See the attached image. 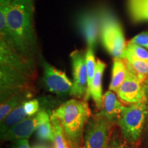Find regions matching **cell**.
I'll return each instance as SVG.
<instances>
[{
	"label": "cell",
	"instance_id": "7a4b0ae2",
	"mask_svg": "<svg viewBox=\"0 0 148 148\" xmlns=\"http://www.w3.org/2000/svg\"><path fill=\"white\" fill-rule=\"evenodd\" d=\"M52 112L60 121L70 148L83 147L85 127L91 116L88 103L72 99L62 103Z\"/></svg>",
	"mask_w": 148,
	"mask_h": 148
},
{
	"label": "cell",
	"instance_id": "6da1fadb",
	"mask_svg": "<svg viewBox=\"0 0 148 148\" xmlns=\"http://www.w3.org/2000/svg\"><path fill=\"white\" fill-rule=\"evenodd\" d=\"M3 1V0H2ZM5 1L8 36L2 38L18 52L30 58L36 45L34 27V0H12Z\"/></svg>",
	"mask_w": 148,
	"mask_h": 148
},
{
	"label": "cell",
	"instance_id": "7402d4cb",
	"mask_svg": "<svg viewBox=\"0 0 148 148\" xmlns=\"http://www.w3.org/2000/svg\"><path fill=\"white\" fill-rule=\"evenodd\" d=\"M94 51L95 50L92 48L88 47L87 50L86 51V69H87V92L89 89L90 84H91L96 71L97 61H95Z\"/></svg>",
	"mask_w": 148,
	"mask_h": 148
},
{
	"label": "cell",
	"instance_id": "e0dca14e",
	"mask_svg": "<svg viewBox=\"0 0 148 148\" xmlns=\"http://www.w3.org/2000/svg\"><path fill=\"white\" fill-rule=\"evenodd\" d=\"M127 73V67L125 59L114 58L112 64V77L109 86V89L114 92L118 90L125 81Z\"/></svg>",
	"mask_w": 148,
	"mask_h": 148
},
{
	"label": "cell",
	"instance_id": "30bf717a",
	"mask_svg": "<svg viewBox=\"0 0 148 148\" xmlns=\"http://www.w3.org/2000/svg\"><path fill=\"white\" fill-rule=\"evenodd\" d=\"M73 66V87L71 94L76 98H84L87 92V69L86 53L81 50L73 51L70 55Z\"/></svg>",
	"mask_w": 148,
	"mask_h": 148
},
{
	"label": "cell",
	"instance_id": "4dcf8cb0",
	"mask_svg": "<svg viewBox=\"0 0 148 148\" xmlns=\"http://www.w3.org/2000/svg\"><path fill=\"white\" fill-rule=\"evenodd\" d=\"M3 1H12V0H3Z\"/></svg>",
	"mask_w": 148,
	"mask_h": 148
},
{
	"label": "cell",
	"instance_id": "9a60e30c",
	"mask_svg": "<svg viewBox=\"0 0 148 148\" xmlns=\"http://www.w3.org/2000/svg\"><path fill=\"white\" fill-rule=\"evenodd\" d=\"M34 95V92L31 89H27L18 92L17 93L14 94L8 99L1 102L0 106V121L1 123L9 114L16 108L19 106L25 101L29 100L30 97Z\"/></svg>",
	"mask_w": 148,
	"mask_h": 148
},
{
	"label": "cell",
	"instance_id": "ba28073f",
	"mask_svg": "<svg viewBox=\"0 0 148 148\" xmlns=\"http://www.w3.org/2000/svg\"><path fill=\"white\" fill-rule=\"evenodd\" d=\"M43 68L42 82L49 92L58 95H68L71 94L73 82L66 76L64 71L51 65L45 60H42Z\"/></svg>",
	"mask_w": 148,
	"mask_h": 148
},
{
	"label": "cell",
	"instance_id": "44dd1931",
	"mask_svg": "<svg viewBox=\"0 0 148 148\" xmlns=\"http://www.w3.org/2000/svg\"><path fill=\"white\" fill-rule=\"evenodd\" d=\"M51 122L54 134L53 141V148H70L69 143L64 136L60 121L53 112L51 114Z\"/></svg>",
	"mask_w": 148,
	"mask_h": 148
},
{
	"label": "cell",
	"instance_id": "4316f807",
	"mask_svg": "<svg viewBox=\"0 0 148 148\" xmlns=\"http://www.w3.org/2000/svg\"><path fill=\"white\" fill-rule=\"evenodd\" d=\"M109 148H128L127 145L123 142L117 140L116 139H111L110 147Z\"/></svg>",
	"mask_w": 148,
	"mask_h": 148
},
{
	"label": "cell",
	"instance_id": "603a6c76",
	"mask_svg": "<svg viewBox=\"0 0 148 148\" xmlns=\"http://www.w3.org/2000/svg\"><path fill=\"white\" fill-rule=\"evenodd\" d=\"M125 55L132 56L133 57L141 59V60H148L147 49L131 41L127 42L126 49L125 52Z\"/></svg>",
	"mask_w": 148,
	"mask_h": 148
},
{
	"label": "cell",
	"instance_id": "cb8c5ba5",
	"mask_svg": "<svg viewBox=\"0 0 148 148\" xmlns=\"http://www.w3.org/2000/svg\"><path fill=\"white\" fill-rule=\"evenodd\" d=\"M24 109H25L27 116L36 115L40 109L39 101L36 99L25 101L24 102Z\"/></svg>",
	"mask_w": 148,
	"mask_h": 148
},
{
	"label": "cell",
	"instance_id": "8fae6325",
	"mask_svg": "<svg viewBox=\"0 0 148 148\" xmlns=\"http://www.w3.org/2000/svg\"><path fill=\"white\" fill-rule=\"evenodd\" d=\"M77 25L86 40L88 47L95 50L100 34V12L86 11L77 18Z\"/></svg>",
	"mask_w": 148,
	"mask_h": 148
},
{
	"label": "cell",
	"instance_id": "f546056e",
	"mask_svg": "<svg viewBox=\"0 0 148 148\" xmlns=\"http://www.w3.org/2000/svg\"><path fill=\"white\" fill-rule=\"evenodd\" d=\"M145 126H146V132H147V137H148V114H147V120H146V123H145Z\"/></svg>",
	"mask_w": 148,
	"mask_h": 148
},
{
	"label": "cell",
	"instance_id": "484cf974",
	"mask_svg": "<svg viewBox=\"0 0 148 148\" xmlns=\"http://www.w3.org/2000/svg\"><path fill=\"white\" fill-rule=\"evenodd\" d=\"M12 148H30L27 139H19L13 141Z\"/></svg>",
	"mask_w": 148,
	"mask_h": 148
},
{
	"label": "cell",
	"instance_id": "52a82bcc",
	"mask_svg": "<svg viewBox=\"0 0 148 148\" xmlns=\"http://www.w3.org/2000/svg\"><path fill=\"white\" fill-rule=\"evenodd\" d=\"M0 53L1 63L14 68L30 79L36 76L34 66L32 64L30 58L18 52L2 38H1L0 44Z\"/></svg>",
	"mask_w": 148,
	"mask_h": 148
},
{
	"label": "cell",
	"instance_id": "ac0fdd59",
	"mask_svg": "<svg viewBox=\"0 0 148 148\" xmlns=\"http://www.w3.org/2000/svg\"><path fill=\"white\" fill-rule=\"evenodd\" d=\"M124 59L127 69L134 73L140 80L145 82L148 77V60L136 58L130 55H125Z\"/></svg>",
	"mask_w": 148,
	"mask_h": 148
},
{
	"label": "cell",
	"instance_id": "ffe728a7",
	"mask_svg": "<svg viewBox=\"0 0 148 148\" xmlns=\"http://www.w3.org/2000/svg\"><path fill=\"white\" fill-rule=\"evenodd\" d=\"M129 8L134 21H148V0H130Z\"/></svg>",
	"mask_w": 148,
	"mask_h": 148
},
{
	"label": "cell",
	"instance_id": "277c9868",
	"mask_svg": "<svg viewBox=\"0 0 148 148\" xmlns=\"http://www.w3.org/2000/svg\"><path fill=\"white\" fill-rule=\"evenodd\" d=\"M147 114V101L126 106L116 123L127 143L135 144L139 140L145 125Z\"/></svg>",
	"mask_w": 148,
	"mask_h": 148
},
{
	"label": "cell",
	"instance_id": "d6986e66",
	"mask_svg": "<svg viewBox=\"0 0 148 148\" xmlns=\"http://www.w3.org/2000/svg\"><path fill=\"white\" fill-rule=\"evenodd\" d=\"M27 114L24 109V103L20 105L19 106L14 108L10 114H8L5 119L1 123V134L6 132L8 130L12 127L18 124V123L23 121L27 118Z\"/></svg>",
	"mask_w": 148,
	"mask_h": 148
},
{
	"label": "cell",
	"instance_id": "8992f818",
	"mask_svg": "<svg viewBox=\"0 0 148 148\" xmlns=\"http://www.w3.org/2000/svg\"><path fill=\"white\" fill-rule=\"evenodd\" d=\"M1 102L14 94L31 89V79L17 70L1 63Z\"/></svg>",
	"mask_w": 148,
	"mask_h": 148
},
{
	"label": "cell",
	"instance_id": "4fadbf2b",
	"mask_svg": "<svg viewBox=\"0 0 148 148\" xmlns=\"http://www.w3.org/2000/svg\"><path fill=\"white\" fill-rule=\"evenodd\" d=\"M106 67V63L99 59H97L95 75L84 99V100L86 101L88 98L91 97L96 107L99 110L102 107V78Z\"/></svg>",
	"mask_w": 148,
	"mask_h": 148
},
{
	"label": "cell",
	"instance_id": "7c38bea8",
	"mask_svg": "<svg viewBox=\"0 0 148 148\" xmlns=\"http://www.w3.org/2000/svg\"><path fill=\"white\" fill-rule=\"evenodd\" d=\"M37 125V116H28L18 124L12 127L3 134L1 139L3 141H14L19 139H27L36 130Z\"/></svg>",
	"mask_w": 148,
	"mask_h": 148
},
{
	"label": "cell",
	"instance_id": "83f0119b",
	"mask_svg": "<svg viewBox=\"0 0 148 148\" xmlns=\"http://www.w3.org/2000/svg\"><path fill=\"white\" fill-rule=\"evenodd\" d=\"M144 85H145L146 95H147V99H148V77H147V79H146V80L145 81V82H144Z\"/></svg>",
	"mask_w": 148,
	"mask_h": 148
},
{
	"label": "cell",
	"instance_id": "5b68a950",
	"mask_svg": "<svg viewBox=\"0 0 148 148\" xmlns=\"http://www.w3.org/2000/svg\"><path fill=\"white\" fill-rule=\"evenodd\" d=\"M115 123L100 112L90 116L85 127L84 147L109 148Z\"/></svg>",
	"mask_w": 148,
	"mask_h": 148
},
{
	"label": "cell",
	"instance_id": "1f68e13d",
	"mask_svg": "<svg viewBox=\"0 0 148 148\" xmlns=\"http://www.w3.org/2000/svg\"><path fill=\"white\" fill-rule=\"evenodd\" d=\"M79 148H86V147H85L84 145V146H83V147H79Z\"/></svg>",
	"mask_w": 148,
	"mask_h": 148
},
{
	"label": "cell",
	"instance_id": "5bb4252c",
	"mask_svg": "<svg viewBox=\"0 0 148 148\" xmlns=\"http://www.w3.org/2000/svg\"><path fill=\"white\" fill-rule=\"evenodd\" d=\"M126 108L117 99L116 94L112 90H108L102 98V107L99 112L108 119L116 123Z\"/></svg>",
	"mask_w": 148,
	"mask_h": 148
},
{
	"label": "cell",
	"instance_id": "9c48e42d",
	"mask_svg": "<svg viewBox=\"0 0 148 148\" xmlns=\"http://www.w3.org/2000/svg\"><path fill=\"white\" fill-rule=\"evenodd\" d=\"M116 94L120 100L127 104L132 105L148 101L144 82L128 69L125 81Z\"/></svg>",
	"mask_w": 148,
	"mask_h": 148
},
{
	"label": "cell",
	"instance_id": "3957f363",
	"mask_svg": "<svg viewBox=\"0 0 148 148\" xmlns=\"http://www.w3.org/2000/svg\"><path fill=\"white\" fill-rule=\"evenodd\" d=\"M101 42L113 58L124 59L127 43L121 24L110 11H100Z\"/></svg>",
	"mask_w": 148,
	"mask_h": 148
},
{
	"label": "cell",
	"instance_id": "d4e9b609",
	"mask_svg": "<svg viewBox=\"0 0 148 148\" xmlns=\"http://www.w3.org/2000/svg\"><path fill=\"white\" fill-rule=\"evenodd\" d=\"M130 41L137 44L148 50V31L136 35Z\"/></svg>",
	"mask_w": 148,
	"mask_h": 148
},
{
	"label": "cell",
	"instance_id": "2e32d148",
	"mask_svg": "<svg viewBox=\"0 0 148 148\" xmlns=\"http://www.w3.org/2000/svg\"><path fill=\"white\" fill-rule=\"evenodd\" d=\"M36 136L43 141H53L54 134L51 122V115L47 110L42 109L36 114Z\"/></svg>",
	"mask_w": 148,
	"mask_h": 148
},
{
	"label": "cell",
	"instance_id": "f1b7e54d",
	"mask_svg": "<svg viewBox=\"0 0 148 148\" xmlns=\"http://www.w3.org/2000/svg\"><path fill=\"white\" fill-rule=\"evenodd\" d=\"M33 148H49L47 146H45L43 145H34Z\"/></svg>",
	"mask_w": 148,
	"mask_h": 148
}]
</instances>
